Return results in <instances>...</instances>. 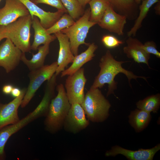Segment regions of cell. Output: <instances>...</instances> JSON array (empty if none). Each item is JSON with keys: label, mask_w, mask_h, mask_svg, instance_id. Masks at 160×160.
Instances as JSON below:
<instances>
[{"label": "cell", "mask_w": 160, "mask_h": 160, "mask_svg": "<svg viewBox=\"0 0 160 160\" xmlns=\"http://www.w3.org/2000/svg\"><path fill=\"white\" fill-rule=\"evenodd\" d=\"M151 119L150 113L136 109L131 112L129 116V122L136 131L140 132L147 126Z\"/></svg>", "instance_id": "cell-23"}, {"label": "cell", "mask_w": 160, "mask_h": 160, "mask_svg": "<svg viewBox=\"0 0 160 160\" xmlns=\"http://www.w3.org/2000/svg\"><path fill=\"white\" fill-rule=\"evenodd\" d=\"M90 6L89 20L97 23L102 18L106 9L111 4L107 0H91Z\"/></svg>", "instance_id": "cell-24"}, {"label": "cell", "mask_w": 160, "mask_h": 160, "mask_svg": "<svg viewBox=\"0 0 160 160\" xmlns=\"http://www.w3.org/2000/svg\"><path fill=\"white\" fill-rule=\"evenodd\" d=\"M68 14L76 21L84 14L85 10L77 0H60Z\"/></svg>", "instance_id": "cell-26"}, {"label": "cell", "mask_w": 160, "mask_h": 160, "mask_svg": "<svg viewBox=\"0 0 160 160\" xmlns=\"http://www.w3.org/2000/svg\"><path fill=\"white\" fill-rule=\"evenodd\" d=\"M54 34L59 44L58 55L57 61L58 66L55 73L57 76L65 70L69 63L73 62L75 56L71 51L70 42L68 36L60 31Z\"/></svg>", "instance_id": "cell-16"}, {"label": "cell", "mask_w": 160, "mask_h": 160, "mask_svg": "<svg viewBox=\"0 0 160 160\" xmlns=\"http://www.w3.org/2000/svg\"><path fill=\"white\" fill-rule=\"evenodd\" d=\"M36 4H44L50 5L57 8L65 13L68 12L66 9L63 6L60 0H30Z\"/></svg>", "instance_id": "cell-29"}, {"label": "cell", "mask_w": 160, "mask_h": 160, "mask_svg": "<svg viewBox=\"0 0 160 160\" xmlns=\"http://www.w3.org/2000/svg\"><path fill=\"white\" fill-rule=\"evenodd\" d=\"M127 46L123 48L124 53L127 57L132 59L136 62L143 63L149 67L148 61L150 54L147 53L143 48V44L137 39L128 37L126 41Z\"/></svg>", "instance_id": "cell-17"}, {"label": "cell", "mask_w": 160, "mask_h": 160, "mask_svg": "<svg viewBox=\"0 0 160 160\" xmlns=\"http://www.w3.org/2000/svg\"><path fill=\"white\" fill-rule=\"evenodd\" d=\"M6 25H0V41L3 39L6 38Z\"/></svg>", "instance_id": "cell-31"}, {"label": "cell", "mask_w": 160, "mask_h": 160, "mask_svg": "<svg viewBox=\"0 0 160 160\" xmlns=\"http://www.w3.org/2000/svg\"><path fill=\"white\" fill-rule=\"evenodd\" d=\"M32 23L30 14L18 18L6 25V38H9L23 53L30 51L31 28Z\"/></svg>", "instance_id": "cell-4"}, {"label": "cell", "mask_w": 160, "mask_h": 160, "mask_svg": "<svg viewBox=\"0 0 160 160\" xmlns=\"http://www.w3.org/2000/svg\"><path fill=\"white\" fill-rule=\"evenodd\" d=\"M57 94L51 100L44 121L46 130L51 133L57 132L63 128L71 104L62 84L57 86Z\"/></svg>", "instance_id": "cell-2"}, {"label": "cell", "mask_w": 160, "mask_h": 160, "mask_svg": "<svg viewBox=\"0 0 160 160\" xmlns=\"http://www.w3.org/2000/svg\"><path fill=\"white\" fill-rule=\"evenodd\" d=\"M89 121L87 119L81 105L78 103L71 104L65 120L63 128L69 132L76 134L87 128Z\"/></svg>", "instance_id": "cell-9"}, {"label": "cell", "mask_w": 160, "mask_h": 160, "mask_svg": "<svg viewBox=\"0 0 160 160\" xmlns=\"http://www.w3.org/2000/svg\"><path fill=\"white\" fill-rule=\"evenodd\" d=\"M13 87L10 84H7L4 86L2 88V91L4 93L7 95L11 93Z\"/></svg>", "instance_id": "cell-32"}, {"label": "cell", "mask_w": 160, "mask_h": 160, "mask_svg": "<svg viewBox=\"0 0 160 160\" xmlns=\"http://www.w3.org/2000/svg\"><path fill=\"white\" fill-rule=\"evenodd\" d=\"M1 0H0V1H1Z\"/></svg>", "instance_id": "cell-37"}, {"label": "cell", "mask_w": 160, "mask_h": 160, "mask_svg": "<svg viewBox=\"0 0 160 160\" xmlns=\"http://www.w3.org/2000/svg\"><path fill=\"white\" fill-rule=\"evenodd\" d=\"M101 41L104 45L108 48H113L122 44L124 42L119 40L115 36L110 34L103 35Z\"/></svg>", "instance_id": "cell-28"}, {"label": "cell", "mask_w": 160, "mask_h": 160, "mask_svg": "<svg viewBox=\"0 0 160 160\" xmlns=\"http://www.w3.org/2000/svg\"><path fill=\"white\" fill-rule=\"evenodd\" d=\"M143 0H135L136 3L138 5L140 4L141 1H142Z\"/></svg>", "instance_id": "cell-36"}, {"label": "cell", "mask_w": 160, "mask_h": 160, "mask_svg": "<svg viewBox=\"0 0 160 160\" xmlns=\"http://www.w3.org/2000/svg\"><path fill=\"white\" fill-rule=\"evenodd\" d=\"M48 108L41 103L24 118L13 124L7 126L0 129V155L5 153V144L9 137L29 123L40 116L47 115Z\"/></svg>", "instance_id": "cell-7"}, {"label": "cell", "mask_w": 160, "mask_h": 160, "mask_svg": "<svg viewBox=\"0 0 160 160\" xmlns=\"http://www.w3.org/2000/svg\"><path fill=\"white\" fill-rule=\"evenodd\" d=\"M81 105L89 121L102 122L109 116L111 105L98 88H90Z\"/></svg>", "instance_id": "cell-3"}, {"label": "cell", "mask_w": 160, "mask_h": 160, "mask_svg": "<svg viewBox=\"0 0 160 160\" xmlns=\"http://www.w3.org/2000/svg\"><path fill=\"white\" fill-rule=\"evenodd\" d=\"M127 62L115 60L110 51L107 50L100 59L99 65L100 68V72L96 77L90 88H101L105 84H108V90L107 96L111 94L114 95V91L117 88V83L115 81L114 78L120 73H124L127 76L130 84L132 79L136 80L137 78H141L147 81V78L137 76L131 71L123 68L122 64Z\"/></svg>", "instance_id": "cell-1"}, {"label": "cell", "mask_w": 160, "mask_h": 160, "mask_svg": "<svg viewBox=\"0 0 160 160\" xmlns=\"http://www.w3.org/2000/svg\"><path fill=\"white\" fill-rule=\"evenodd\" d=\"M29 14L26 7L19 0H5L4 6L0 9V25H7Z\"/></svg>", "instance_id": "cell-12"}, {"label": "cell", "mask_w": 160, "mask_h": 160, "mask_svg": "<svg viewBox=\"0 0 160 160\" xmlns=\"http://www.w3.org/2000/svg\"><path fill=\"white\" fill-rule=\"evenodd\" d=\"M90 15V9L88 8L73 25L60 31L68 38L71 49L75 56L78 55L80 45L84 44L88 46L90 44L86 43L85 39L89 29L97 24L89 20Z\"/></svg>", "instance_id": "cell-5"}, {"label": "cell", "mask_w": 160, "mask_h": 160, "mask_svg": "<svg viewBox=\"0 0 160 160\" xmlns=\"http://www.w3.org/2000/svg\"><path fill=\"white\" fill-rule=\"evenodd\" d=\"M160 149L158 144L149 149H140L137 151H131L116 145L105 153L106 156H115L121 154L130 160H152L156 153Z\"/></svg>", "instance_id": "cell-15"}, {"label": "cell", "mask_w": 160, "mask_h": 160, "mask_svg": "<svg viewBox=\"0 0 160 160\" xmlns=\"http://www.w3.org/2000/svg\"><path fill=\"white\" fill-rule=\"evenodd\" d=\"M23 52L8 38L0 45V66L9 73L19 64Z\"/></svg>", "instance_id": "cell-10"}, {"label": "cell", "mask_w": 160, "mask_h": 160, "mask_svg": "<svg viewBox=\"0 0 160 160\" xmlns=\"http://www.w3.org/2000/svg\"><path fill=\"white\" fill-rule=\"evenodd\" d=\"M26 91V88L22 89L20 95L8 103H0V129L20 120L18 109L21 105Z\"/></svg>", "instance_id": "cell-13"}, {"label": "cell", "mask_w": 160, "mask_h": 160, "mask_svg": "<svg viewBox=\"0 0 160 160\" xmlns=\"http://www.w3.org/2000/svg\"><path fill=\"white\" fill-rule=\"evenodd\" d=\"M87 80L83 68L68 76L66 80L65 88L67 97L71 104L78 103L81 105L83 102Z\"/></svg>", "instance_id": "cell-8"}, {"label": "cell", "mask_w": 160, "mask_h": 160, "mask_svg": "<svg viewBox=\"0 0 160 160\" xmlns=\"http://www.w3.org/2000/svg\"><path fill=\"white\" fill-rule=\"evenodd\" d=\"M91 0H77L82 7L84 8L88 4Z\"/></svg>", "instance_id": "cell-35"}, {"label": "cell", "mask_w": 160, "mask_h": 160, "mask_svg": "<svg viewBox=\"0 0 160 160\" xmlns=\"http://www.w3.org/2000/svg\"><path fill=\"white\" fill-rule=\"evenodd\" d=\"M29 11L31 18L36 16L39 20L42 25L47 29L52 26L65 13L58 10L55 12H46L38 7L30 0H19Z\"/></svg>", "instance_id": "cell-14"}, {"label": "cell", "mask_w": 160, "mask_h": 160, "mask_svg": "<svg viewBox=\"0 0 160 160\" xmlns=\"http://www.w3.org/2000/svg\"><path fill=\"white\" fill-rule=\"evenodd\" d=\"M75 21L68 14L64 13L52 26L46 29L47 33L48 34H55L71 26Z\"/></svg>", "instance_id": "cell-27"}, {"label": "cell", "mask_w": 160, "mask_h": 160, "mask_svg": "<svg viewBox=\"0 0 160 160\" xmlns=\"http://www.w3.org/2000/svg\"><path fill=\"white\" fill-rule=\"evenodd\" d=\"M31 19V25L34 30V36L31 49L36 51L40 45L50 44L57 38L55 34H47L46 29L42 25L37 17L34 16Z\"/></svg>", "instance_id": "cell-20"}, {"label": "cell", "mask_w": 160, "mask_h": 160, "mask_svg": "<svg viewBox=\"0 0 160 160\" xmlns=\"http://www.w3.org/2000/svg\"><path fill=\"white\" fill-rule=\"evenodd\" d=\"M154 9L156 14L158 15H160V1L156 3L154 7Z\"/></svg>", "instance_id": "cell-34"}, {"label": "cell", "mask_w": 160, "mask_h": 160, "mask_svg": "<svg viewBox=\"0 0 160 160\" xmlns=\"http://www.w3.org/2000/svg\"><path fill=\"white\" fill-rule=\"evenodd\" d=\"M160 105L159 94L148 96L143 100H139L136 104L138 109L149 113L156 112L159 109Z\"/></svg>", "instance_id": "cell-25"}, {"label": "cell", "mask_w": 160, "mask_h": 160, "mask_svg": "<svg viewBox=\"0 0 160 160\" xmlns=\"http://www.w3.org/2000/svg\"><path fill=\"white\" fill-rule=\"evenodd\" d=\"M127 17L117 13L111 5L105 10L97 24L101 28L119 36L124 35V30L127 23Z\"/></svg>", "instance_id": "cell-11"}, {"label": "cell", "mask_w": 160, "mask_h": 160, "mask_svg": "<svg viewBox=\"0 0 160 160\" xmlns=\"http://www.w3.org/2000/svg\"><path fill=\"white\" fill-rule=\"evenodd\" d=\"M50 44H47L39 46L38 52L32 54V57L30 60L28 59L25 53L23 52L21 59L23 63L28 68L30 71L39 69L44 65L46 57L49 53Z\"/></svg>", "instance_id": "cell-21"}, {"label": "cell", "mask_w": 160, "mask_h": 160, "mask_svg": "<svg viewBox=\"0 0 160 160\" xmlns=\"http://www.w3.org/2000/svg\"><path fill=\"white\" fill-rule=\"evenodd\" d=\"M21 93V90L18 88L13 87L11 94L13 97L15 98L19 96Z\"/></svg>", "instance_id": "cell-33"}, {"label": "cell", "mask_w": 160, "mask_h": 160, "mask_svg": "<svg viewBox=\"0 0 160 160\" xmlns=\"http://www.w3.org/2000/svg\"><path fill=\"white\" fill-rule=\"evenodd\" d=\"M143 49L149 54H153L157 57L160 58V53L156 49V45L155 43L153 41H147L142 45Z\"/></svg>", "instance_id": "cell-30"}, {"label": "cell", "mask_w": 160, "mask_h": 160, "mask_svg": "<svg viewBox=\"0 0 160 160\" xmlns=\"http://www.w3.org/2000/svg\"><path fill=\"white\" fill-rule=\"evenodd\" d=\"M97 48V46L94 43L90 44L85 51L75 56L71 65L61 72V77L72 74L86 63L92 60L95 56L94 52Z\"/></svg>", "instance_id": "cell-18"}, {"label": "cell", "mask_w": 160, "mask_h": 160, "mask_svg": "<svg viewBox=\"0 0 160 160\" xmlns=\"http://www.w3.org/2000/svg\"><path fill=\"white\" fill-rule=\"evenodd\" d=\"M159 0H143L142 1V4L139 6V12L134 24L127 33L128 37L135 36L137 31L142 26L143 21L146 17L150 8Z\"/></svg>", "instance_id": "cell-22"}, {"label": "cell", "mask_w": 160, "mask_h": 160, "mask_svg": "<svg viewBox=\"0 0 160 160\" xmlns=\"http://www.w3.org/2000/svg\"><path fill=\"white\" fill-rule=\"evenodd\" d=\"M117 13L125 16L127 19L134 20L139 12V5L135 0H107Z\"/></svg>", "instance_id": "cell-19"}, {"label": "cell", "mask_w": 160, "mask_h": 160, "mask_svg": "<svg viewBox=\"0 0 160 160\" xmlns=\"http://www.w3.org/2000/svg\"><path fill=\"white\" fill-rule=\"evenodd\" d=\"M57 66V61H55L49 65H44L39 69L30 71L28 74L29 82L20 105L22 108L28 105L42 84L52 78Z\"/></svg>", "instance_id": "cell-6"}]
</instances>
